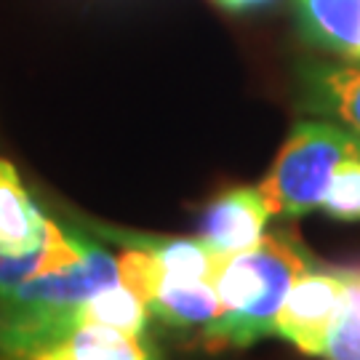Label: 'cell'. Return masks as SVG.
Masks as SVG:
<instances>
[{
  "label": "cell",
  "mask_w": 360,
  "mask_h": 360,
  "mask_svg": "<svg viewBox=\"0 0 360 360\" xmlns=\"http://www.w3.org/2000/svg\"><path fill=\"white\" fill-rule=\"evenodd\" d=\"M309 267L304 248L285 235H264L254 248L224 259L214 278L221 315L203 328L208 347H248L275 334L285 296Z\"/></svg>",
  "instance_id": "1"
},
{
  "label": "cell",
  "mask_w": 360,
  "mask_h": 360,
  "mask_svg": "<svg viewBox=\"0 0 360 360\" xmlns=\"http://www.w3.org/2000/svg\"><path fill=\"white\" fill-rule=\"evenodd\" d=\"M360 153V134L331 120L299 123L267 171L259 193L272 217H302L323 206L336 166Z\"/></svg>",
  "instance_id": "2"
},
{
  "label": "cell",
  "mask_w": 360,
  "mask_h": 360,
  "mask_svg": "<svg viewBox=\"0 0 360 360\" xmlns=\"http://www.w3.org/2000/svg\"><path fill=\"white\" fill-rule=\"evenodd\" d=\"M120 283L117 262L104 251L86 245L83 257L65 270L46 272L0 296L3 323H49L75 312L83 302Z\"/></svg>",
  "instance_id": "3"
},
{
  "label": "cell",
  "mask_w": 360,
  "mask_h": 360,
  "mask_svg": "<svg viewBox=\"0 0 360 360\" xmlns=\"http://www.w3.org/2000/svg\"><path fill=\"white\" fill-rule=\"evenodd\" d=\"M117 275L120 283L131 288L142 299L147 309H153L158 318L171 326H203L221 315V302L217 296L214 283L206 281H176L160 270L153 251L131 248L117 259Z\"/></svg>",
  "instance_id": "4"
},
{
  "label": "cell",
  "mask_w": 360,
  "mask_h": 360,
  "mask_svg": "<svg viewBox=\"0 0 360 360\" xmlns=\"http://www.w3.org/2000/svg\"><path fill=\"white\" fill-rule=\"evenodd\" d=\"M347 291V270H304L278 312L275 334L307 355H323L326 339L345 309Z\"/></svg>",
  "instance_id": "5"
},
{
  "label": "cell",
  "mask_w": 360,
  "mask_h": 360,
  "mask_svg": "<svg viewBox=\"0 0 360 360\" xmlns=\"http://www.w3.org/2000/svg\"><path fill=\"white\" fill-rule=\"evenodd\" d=\"M270 217L272 211L259 187H238L208 206L200 221V240L224 257L240 254L264 238Z\"/></svg>",
  "instance_id": "6"
},
{
  "label": "cell",
  "mask_w": 360,
  "mask_h": 360,
  "mask_svg": "<svg viewBox=\"0 0 360 360\" xmlns=\"http://www.w3.org/2000/svg\"><path fill=\"white\" fill-rule=\"evenodd\" d=\"M153 352L139 334L107 326H67L30 349L27 358L40 360H142Z\"/></svg>",
  "instance_id": "7"
},
{
  "label": "cell",
  "mask_w": 360,
  "mask_h": 360,
  "mask_svg": "<svg viewBox=\"0 0 360 360\" xmlns=\"http://www.w3.org/2000/svg\"><path fill=\"white\" fill-rule=\"evenodd\" d=\"M299 102L312 115L360 134V65H307L299 75Z\"/></svg>",
  "instance_id": "8"
},
{
  "label": "cell",
  "mask_w": 360,
  "mask_h": 360,
  "mask_svg": "<svg viewBox=\"0 0 360 360\" xmlns=\"http://www.w3.org/2000/svg\"><path fill=\"white\" fill-rule=\"evenodd\" d=\"M294 11L312 46L360 62V0H294Z\"/></svg>",
  "instance_id": "9"
},
{
  "label": "cell",
  "mask_w": 360,
  "mask_h": 360,
  "mask_svg": "<svg viewBox=\"0 0 360 360\" xmlns=\"http://www.w3.org/2000/svg\"><path fill=\"white\" fill-rule=\"evenodd\" d=\"M51 221L40 214L27 195L16 168L0 160V251L22 254L30 251L49 235Z\"/></svg>",
  "instance_id": "10"
},
{
  "label": "cell",
  "mask_w": 360,
  "mask_h": 360,
  "mask_svg": "<svg viewBox=\"0 0 360 360\" xmlns=\"http://www.w3.org/2000/svg\"><path fill=\"white\" fill-rule=\"evenodd\" d=\"M83 251H86V243L72 240L70 235L62 232V227H56L51 221L49 235L35 248L22 251V254L0 251V296L11 294L13 288H19L38 275L65 270L70 264H75L77 259L83 257Z\"/></svg>",
  "instance_id": "11"
},
{
  "label": "cell",
  "mask_w": 360,
  "mask_h": 360,
  "mask_svg": "<svg viewBox=\"0 0 360 360\" xmlns=\"http://www.w3.org/2000/svg\"><path fill=\"white\" fill-rule=\"evenodd\" d=\"M147 304L131 288L123 283H115L104 288L99 294H94L89 302H83L72 312V323H94V326H107L117 331H129V334H144L147 326Z\"/></svg>",
  "instance_id": "12"
},
{
  "label": "cell",
  "mask_w": 360,
  "mask_h": 360,
  "mask_svg": "<svg viewBox=\"0 0 360 360\" xmlns=\"http://www.w3.org/2000/svg\"><path fill=\"white\" fill-rule=\"evenodd\" d=\"M323 211L339 221H360V153L336 166L323 195Z\"/></svg>",
  "instance_id": "13"
},
{
  "label": "cell",
  "mask_w": 360,
  "mask_h": 360,
  "mask_svg": "<svg viewBox=\"0 0 360 360\" xmlns=\"http://www.w3.org/2000/svg\"><path fill=\"white\" fill-rule=\"evenodd\" d=\"M349 272V291L345 309L334 323L331 334L326 339L323 358H339V360H360V278L358 270Z\"/></svg>",
  "instance_id": "14"
},
{
  "label": "cell",
  "mask_w": 360,
  "mask_h": 360,
  "mask_svg": "<svg viewBox=\"0 0 360 360\" xmlns=\"http://www.w3.org/2000/svg\"><path fill=\"white\" fill-rule=\"evenodd\" d=\"M267 0H221L224 8H232V11H243V8H251V6H262Z\"/></svg>",
  "instance_id": "15"
},
{
  "label": "cell",
  "mask_w": 360,
  "mask_h": 360,
  "mask_svg": "<svg viewBox=\"0 0 360 360\" xmlns=\"http://www.w3.org/2000/svg\"><path fill=\"white\" fill-rule=\"evenodd\" d=\"M358 278H360V270H358Z\"/></svg>",
  "instance_id": "16"
},
{
  "label": "cell",
  "mask_w": 360,
  "mask_h": 360,
  "mask_svg": "<svg viewBox=\"0 0 360 360\" xmlns=\"http://www.w3.org/2000/svg\"><path fill=\"white\" fill-rule=\"evenodd\" d=\"M219 3H221V0H219Z\"/></svg>",
  "instance_id": "17"
}]
</instances>
